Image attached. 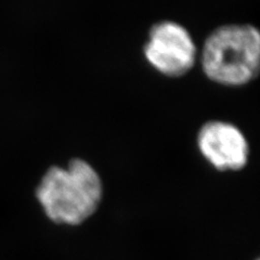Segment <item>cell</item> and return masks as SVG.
Instances as JSON below:
<instances>
[{
  "label": "cell",
  "instance_id": "obj_1",
  "mask_svg": "<svg viewBox=\"0 0 260 260\" xmlns=\"http://www.w3.org/2000/svg\"><path fill=\"white\" fill-rule=\"evenodd\" d=\"M199 65L215 85L248 86L260 76V28L251 23H226L211 29L200 47Z\"/></svg>",
  "mask_w": 260,
  "mask_h": 260
},
{
  "label": "cell",
  "instance_id": "obj_3",
  "mask_svg": "<svg viewBox=\"0 0 260 260\" xmlns=\"http://www.w3.org/2000/svg\"><path fill=\"white\" fill-rule=\"evenodd\" d=\"M200 47L183 24L159 20L150 26L142 46L149 67L162 77L177 79L191 73L199 64Z\"/></svg>",
  "mask_w": 260,
  "mask_h": 260
},
{
  "label": "cell",
  "instance_id": "obj_5",
  "mask_svg": "<svg viewBox=\"0 0 260 260\" xmlns=\"http://www.w3.org/2000/svg\"><path fill=\"white\" fill-rule=\"evenodd\" d=\"M256 260H260V256H259V257H258Z\"/></svg>",
  "mask_w": 260,
  "mask_h": 260
},
{
  "label": "cell",
  "instance_id": "obj_2",
  "mask_svg": "<svg viewBox=\"0 0 260 260\" xmlns=\"http://www.w3.org/2000/svg\"><path fill=\"white\" fill-rule=\"evenodd\" d=\"M104 193L103 181L85 159H72L67 167H51L36 195L46 215L61 224L78 225L94 215Z\"/></svg>",
  "mask_w": 260,
  "mask_h": 260
},
{
  "label": "cell",
  "instance_id": "obj_4",
  "mask_svg": "<svg viewBox=\"0 0 260 260\" xmlns=\"http://www.w3.org/2000/svg\"><path fill=\"white\" fill-rule=\"evenodd\" d=\"M201 156L219 173H237L250 159V143L245 133L224 119H209L203 123L195 136Z\"/></svg>",
  "mask_w": 260,
  "mask_h": 260
}]
</instances>
